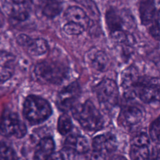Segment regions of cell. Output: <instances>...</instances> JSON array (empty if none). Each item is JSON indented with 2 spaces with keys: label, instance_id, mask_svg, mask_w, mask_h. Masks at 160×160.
Returning a JSON list of instances; mask_svg holds the SVG:
<instances>
[{
  "label": "cell",
  "instance_id": "obj_19",
  "mask_svg": "<svg viewBox=\"0 0 160 160\" xmlns=\"http://www.w3.org/2000/svg\"><path fill=\"white\" fill-rule=\"evenodd\" d=\"M106 21L108 28L110 32L123 29L122 27L124 21L122 16L113 8H111L107 11L106 13Z\"/></svg>",
  "mask_w": 160,
  "mask_h": 160
},
{
  "label": "cell",
  "instance_id": "obj_6",
  "mask_svg": "<svg viewBox=\"0 0 160 160\" xmlns=\"http://www.w3.org/2000/svg\"><path fill=\"white\" fill-rule=\"evenodd\" d=\"M92 159H104L107 154L116 151L118 147V141L113 134L106 132L95 136L92 139Z\"/></svg>",
  "mask_w": 160,
  "mask_h": 160
},
{
  "label": "cell",
  "instance_id": "obj_22",
  "mask_svg": "<svg viewBox=\"0 0 160 160\" xmlns=\"http://www.w3.org/2000/svg\"><path fill=\"white\" fill-rule=\"evenodd\" d=\"M129 154L132 159H147L149 156L148 146H136L131 144Z\"/></svg>",
  "mask_w": 160,
  "mask_h": 160
},
{
  "label": "cell",
  "instance_id": "obj_29",
  "mask_svg": "<svg viewBox=\"0 0 160 160\" xmlns=\"http://www.w3.org/2000/svg\"><path fill=\"white\" fill-rule=\"evenodd\" d=\"M78 3L82 5L87 10H88L91 14L98 15L99 14V11L95 3L92 0H74Z\"/></svg>",
  "mask_w": 160,
  "mask_h": 160
},
{
  "label": "cell",
  "instance_id": "obj_17",
  "mask_svg": "<svg viewBox=\"0 0 160 160\" xmlns=\"http://www.w3.org/2000/svg\"><path fill=\"white\" fill-rule=\"evenodd\" d=\"M64 17L69 22H73L87 28L89 24V18L81 8L76 6L69 7L64 12Z\"/></svg>",
  "mask_w": 160,
  "mask_h": 160
},
{
  "label": "cell",
  "instance_id": "obj_12",
  "mask_svg": "<svg viewBox=\"0 0 160 160\" xmlns=\"http://www.w3.org/2000/svg\"><path fill=\"white\" fill-rule=\"evenodd\" d=\"M64 147L71 149L76 154H83L89 151V144L88 139L85 136L70 134L64 141Z\"/></svg>",
  "mask_w": 160,
  "mask_h": 160
},
{
  "label": "cell",
  "instance_id": "obj_13",
  "mask_svg": "<svg viewBox=\"0 0 160 160\" xmlns=\"http://www.w3.org/2000/svg\"><path fill=\"white\" fill-rule=\"evenodd\" d=\"M121 116L125 124L134 126L142 120L144 112L141 108L136 105H128L122 108Z\"/></svg>",
  "mask_w": 160,
  "mask_h": 160
},
{
  "label": "cell",
  "instance_id": "obj_27",
  "mask_svg": "<svg viewBox=\"0 0 160 160\" xmlns=\"http://www.w3.org/2000/svg\"><path fill=\"white\" fill-rule=\"evenodd\" d=\"M149 138L145 132H141L136 135L131 140V144L136 146H148L149 145Z\"/></svg>",
  "mask_w": 160,
  "mask_h": 160
},
{
  "label": "cell",
  "instance_id": "obj_26",
  "mask_svg": "<svg viewBox=\"0 0 160 160\" xmlns=\"http://www.w3.org/2000/svg\"><path fill=\"white\" fill-rule=\"evenodd\" d=\"M84 28L81 25L73 22H69L65 24L63 26V31L65 33L69 35H79L83 32Z\"/></svg>",
  "mask_w": 160,
  "mask_h": 160
},
{
  "label": "cell",
  "instance_id": "obj_30",
  "mask_svg": "<svg viewBox=\"0 0 160 160\" xmlns=\"http://www.w3.org/2000/svg\"><path fill=\"white\" fill-rule=\"evenodd\" d=\"M5 4L8 5H19L27 3L26 0H4Z\"/></svg>",
  "mask_w": 160,
  "mask_h": 160
},
{
  "label": "cell",
  "instance_id": "obj_2",
  "mask_svg": "<svg viewBox=\"0 0 160 160\" xmlns=\"http://www.w3.org/2000/svg\"><path fill=\"white\" fill-rule=\"evenodd\" d=\"M52 114L51 104L36 95H29L23 104V115L31 124H38L47 120Z\"/></svg>",
  "mask_w": 160,
  "mask_h": 160
},
{
  "label": "cell",
  "instance_id": "obj_10",
  "mask_svg": "<svg viewBox=\"0 0 160 160\" xmlns=\"http://www.w3.org/2000/svg\"><path fill=\"white\" fill-rule=\"evenodd\" d=\"M86 60L92 69L99 72L106 71L109 63L107 54L96 48H92L86 52Z\"/></svg>",
  "mask_w": 160,
  "mask_h": 160
},
{
  "label": "cell",
  "instance_id": "obj_3",
  "mask_svg": "<svg viewBox=\"0 0 160 160\" xmlns=\"http://www.w3.org/2000/svg\"><path fill=\"white\" fill-rule=\"evenodd\" d=\"M68 67L61 62L46 60L37 64L34 68L36 76L41 81L52 84H59L68 77Z\"/></svg>",
  "mask_w": 160,
  "mask_h": 160
},
{
  "label": "cell",
  "instance_id": "obj_15",
  "mask_svg": "<svg viewBox=\"0 0 160 160\" xmlns=\"http://www.w3.org/2000/svg\"><path fill=\"white\" fill-rule=\"evenodd\" d=\"M55 143L51 137H44L39 141L35 148L34 159H47L54 152Z\"/></svg>",
  "mask_w": 160,
  "mask_h": 160
},
{
  "label": "cell",
  "instance_id": "obj_9",
  "mask_svg": "<svg viewBox=\"0 0 160 160\" xmlns=\"http://www.w3.org/2000/svg\"><path fill=\"white\" fill-rule=\"evenodd\" d=\"M137 69L130 66L123 70L121 76V85L123 89L124 96L127 99H133L136 96V89L140 81Z\"/></svg>",
  "mask_w": 160,
  "mask_h": 160
},
{
  "label": "cell",
  "instance_id": "obj_20",
  "mask_svg": "<svg viewBox=\"0 0 160 160\" xmlns=\"http://www.w3.org/2000/svg\"><path fill=\"white\" fill-rule=\"evenodd\" d=\"M28 52L31 56H41L45 54L48 50V44L43 38H31L29 42L25 47Z\"/></svg>",
  "mask_w": 160,
  "mask_h": 160
},
{
  "label": "cell",
  "instance_id": "obj_4",
  "mask_svg": "<svg viewBox=\"0 0 160 160\" xmlns=\"http://www.w3.org/2000/svg\"><path fill=\"white\" fill-rule=\"evenodd\" d=\"M27 133V127L16 112L6 111L0 117V134L22 138Z\"/></svg>",
  "mask_w": 160,
  "mask_h": 160
},
{
  "label": "cell",
  "instance_id": "obj_16",
  "mask_svg": "<svg viewBox=\"0 0 160 160\" xmlns=\"http://www.w3.org/2000/svg\"><path fill=\"white\" fill-rule=\"evenodd\" d=\"M139 16L143 25H149L154 19L156 9L154 0H140Z\"/></svg>",
  "mask_w": 160,
  "mask_h": 160
},
{
  "label": "cell",
  "instance_id": "obj_5",
  "mask_svg": "<svg viewBox=\"0 0 160 160\" xmlns=\"http://www.w3.org/2000/svg\"><path fill=\"white\" fill-rule=\"evenodd\" d=\"M94 91L99 102L105 108H113L118 103L119 91L113 80L104 79L101 81L96 86Z\"/></svg>",
  "mask_w": 160,
  "mask_h": 160
},
{
  "label": "cell",
  "instance_id": "obj_28",
  "mask_svg": "<svg viewBox=\"0 0 160 160\" xmlns=\"http://www.w3.org/2000/svg\"><path fill=\"white\" fill-rule=\"evenodd\" d=\"M149 32L156 40L160 41V20L154 19L150 24Z\"/></svg>",
  "mask_w": 160,
  "mask_h": 160
},
{
  "label": "cell",
  "instance_id": "obj_11",
  "mask_svg": "<svg viewBox=\"0 0 160 160\" xmlns=\"http://www.w3.org/2000/svg\"><path fill=\"white\" fill-rule=\"evenodd\" d=\"M14 56L6 51H0V83L8 80L14 74L15 69Z\"/></svg>",
  "mask_w": 160,
  "mask_h": 160
},
{
  "label": "cell",
  "instance_id": "obj_25",
  "mask_svg": "<svg viewBox=\"0 0 160 160\" xmlns=\"http://www.w3.org/2000/svg\"><path fill=\"white\" fill-rule=\"evenodd\" d=\"M17 155L14 150L4 142H0V159H15Z\"/></svg>",
  "mask_w": 160,
  "mask_h": 160
},
{
  "label": "cell",
  "instance_id": "obj_21",
  "mask_svg": "<svg viewBox=\"0 0 160 160\" xmlns=\"http://www.w3.org/2000/svg\"><path fill=\"white\" fill-rule=\"evenodd\" d=\"M58 131L62 136L68 134L72 129V122L70 116L64 113L61 115L58 120Z\"/></svg>",
  "mask_w": 160,
  "mask_h": 160
},
{
  "label": "cell",
  "instance_id": "obj_14",
  "mask_svg": "<svg viewBox=\"0 0 160 160\" xmlns=\"http://www.w3.org/2000/svg\"><path fill=\"white\" fill-rule=\"evenodd\" d=\"M32 1L39 8L42 14L49 18H55L62 9L59 0H32Z\"/></svg>",
  "mask_w": 160,
  "mask_h": 160
},
{
  "label": "cell",
  "instance_id": "obj_18",
  "mask_svg": "<svg viewBox=\"0 0 160 160\" xmlns=\"http://www.w3.org/2000/svg\"><path fill=\"white\" fill-rule=\"evenodd\" d=\"M4 9L11 18L17 21H24L29 16V9L27 3L20 5L5 4Z\"/></svg>",
  "mask_w": 160,
  "mask_h": 160
},
{
  "label": "cell",
  "instance_id": "obj_1",
  "mask_svg": "<svg viewBox=\"0 0 160 160\" xmlns=\"http://www.w3.org/2000/svg\"><path fill=\"white\" fill-rule=\"evenodd\" d=\"M71 110L73 118L84 129L95 131L102 128V116L91 101L87 100L83 103L76 104Z\"/></svg>",
  "mask_w": 160,
  "mask_h": 160
},
{
  "label": "cell",
  "instance_id": "obj_8",
  "mask_svg": "<svg viewBox=\"0 0 160 160\" xmlns=\"http://www.w3.org/2000/svg\"><path fill=\"white\" fill-rule=\"evenodd\" d=\"M81 92V87L78 82L70 83L59 92L56 100L57 107L64 112L71 110L77 104L76 101L80 96Z\"/></svg>",
  "mask_w": 160,
  "mask_h": 160
},
{
  "label": "cell",
  "instance_id": "obj_23",
  "mask_svg": "<svg viewBox=\"0 0 160 160\" xmlns=\"http://www.w3.org/2000/svg\"><path fill=\"white\" fill-rule=\"evenodd\" d=\"M111 33L112 40L118 44H124L132 42V37L123 29L116 30Z\"/></svg>",
  "mask_w": 160,
  "mask_h": 160
},
{
  "label": "cell",
  "instance_id": "obj_24",
  "mask_svg": "<svg viewBox=\"0 0 160 160\" xmlns=\"http://www.w3.org/2000/svg\"><path fill=\"white\" fill-rule=\"evenodd\" d=\"M149 132L151 140L156 144H160V116L151 124Z\"/></svg>",
  "mask_w": 160,
  "mask_h": 160
},
{
  "label": "cell",
  "instance_id": "obj_7",
  "mask_svg": "<svg viewBox=\"0 0 160 160\" xmlns=\"http://www.w3.org/2000/svg\"><path fill=\"white\" fill-rule=\"evenodd\" d=\"M136 96L145 103L160 101V80L151 79H141L136 89Z\"/></svg>",
  "mask_w": 160,
  "mask_h": 160
}]
</instances>
